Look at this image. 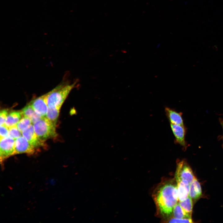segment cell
Masks as SVG:
<instances>
[{
	"mask_svg": "<svg viewBox=\"0 0 223 223\" xmlns=\"http://www.w3.org/2000/svg\"><path fill=\"white\" fill-rule=\"evenodd\" d=\"M152 196L158 215L164 218L170 217L179 201L176 180L162 181L155 190Z\"/></svg>",
	"mask_w": 223,
	"mask_h": 223,
	"instance_id": "cell-1",
	"label": "cell"
},
{
	"mask_svg": "<svg viewBox=\"0 0 223 223\" xmlns=\"http://www.w3.org/2000/svg\"><path fill=\"white\" fill-rule=\"evenodd\" d=\"M76 82L72 84H62L59 85L46 94L48 107L61 108L64 101Z\"/></svg>",
	"mask_w": 223,
	"mask_h": 223,
	"instance_id": "cell-2",
	"label": "cell"
},
{
	"mask_svg": "<svg viewBox=\"0 0 223 223\" xmlns=\"http://www.w3.org/2000/svg\"><path fill=\"white\" fill-rule=\"evenodd\" d=\"M33 124L36 133L39 139L44 142L57 135L56 126L46 116L42 117Z\"/></svg>",
	"mask_w": 223,
	"mask_h": 223,
	"instance_id": "cell-3",
	"label": "cell"
},
{
	"mask_svg": "<svg viewBox=\"0 0 223 223\" xmlns=\"http://www.w3.org/2000/svg\"><path fill=\"white\" fill-rule=\"evenodd\" d=\"M175 177L177 182L186 181L190 184L195 178L190 167L184 160L177 164Z\"/></svg>",
	"mask_w": 223,
	"mask_h": 223,
	"instance_id": "cell-4",
	"label": "cell"
},
{
	"mask_svg": "<svg viewBox=\"0 0 223 223\" xmlns=\"http://www.w3.org/2000/svg\"><path fill=\"white\" fill-rule=\"evenodd\" d=\"M0 139V158L1 163L15 155V140L9 136Z\"/></svg>",
	"mask_w": 223,
	"mask_h": 223,
	"instance_id": "cell-5",
	"label": "cell"
},
{
	"mask_svg": "<svg viewBox=\"0 0 223 223\" xmlns=\"http://www.w3.org/2000/svg\"><path fill=\"white\" fill-rule=\"evenodd\" d=\"M35 152V148L23 136L15 139V155L26 153L32 155Z\"/></svg>",
	"mask_w": 223,
	"mask_h": 223,
	"instance_id": "cell-6",
	"label": "cell"
},
{
	"mask_svg": "<svg viewBox=\"0 0 223 223\" xmlns=\"http://www.w3.org/2000/svg\"><path fill=\"white\" fill-rule=\"evenodd\" d=\"M29 103L36 113L42 117L46 116L48 109L46 94L33 99Z\"/></svg>",
	"mask_w": 223,
	"mask_h": 223,
	"instance_id": "cell-7",
	"label": "cell"
},
{
	"mask_svg": "<svg viewBox=\"0 0 223 223\" xmlns=\"http://www.w3.org/2000/svg\"><path fill=\"white\" fill-rule=\"evenodd\" d=\"M21 133L22 136L35 148L45 146L44 142L41 140L36 133L32 124Z\"/></svg>",
	"mask_w": 223,
	"mask_h": 223,
	"instance_id": "cell-8",
	"label": "cell"
},
{
	"mask_svg": "<svg viewBox=\"0 0 223 223\" xmlns=\"http://www.w3.org/2000/svg\"><path fill=\"white\" fill-rule=\"evenodd\" d=\"M170 127L175 137V143L186 148L187 146L185 140L186 129L184 125L170 124Z\"/></svg>",
	"mask_w": 223,
	"mask_h": 223,
	"instance_id": "cell-9",
	"label": "cell"
},
{
	"mask_svg": "<svg viewBox=\"0 0 223 223\" xmlns=\"http://www.w3.org/2000/svg\"><path fill=\"white\" fill-rule=\"evenodd\" d=\"M165 111L170 124L184 125L182 114L174 109L166 107Z\"/></svg>",
	"mask_w": 223,
	"mask_h": 223,
	"instance_id": "cell-10",
	"label": "cell"
},
{
	"mask_svg": "<svg viewBox=\"0 0 223 223\" xmlns=\"http://www.w3.org/2000/svg\"><path fill=\"white\" fill-rule=\"evenodd\" d=\"M177 182L178 200L179 201H181L189 196L190 184L186 181H180Z\"/></svg>",
	"mask_w": 223,
	"mask_h": 223,
	"instance_id": "cell-11",
	"label": "cell"
},
{
	"mask_svg": "<svg viewBox=\"0 0 223 223\" xmlns=\"http://www.w3.org/2000/svg\"><path fill=\"white\" fill-rule=\"evenodd\" d=\"M200 185L195 178L190 184L189 196L194 200L199 198L202 195Z\"/></svg>",
	"mask_w": 223,
	"mask_h": 223,
	"instance_id": "cell-12",
	"label": "cell"
},
{
	"mask_svg": "<svg viewBox=\"0 0 223 223\" xmlns=\"http://www.w3.org/2000/svg\"><path fill=\"white\" fill-rule=\"evenodd\" d=\"M21 112L22 116L28 118L31 120L32 124L37 121L42 117L41 116L36 113L30 103L23 108Z\"/></svg>",
	"mask_w": 223,
	"mask_h": 223,
	"instance_id": "cell-13",
	"label": "cell"
},
{
	"mask_svg": "<svg viewBox=\"0 0 223 223\" xmlns=\"http://www.w3.org/2000/svg\"><path fill=\"white\" fill-rule=\"evenodd\" d=\"M21 111H14L8 114L5 123L8 128L16 125L21 118Z\"/></svg>",
	"mask_w": 223,
	"mask_h": 223,
	"instance_id": "cell-14",
	"label": "cell"
},
{
	"mask_svg": "<svg viewBox=\"0 0 223 223\" xmlns=\"http://www.w3.org/2000/svg\"><path fill=\"white\" fill-rule=\"evenodd\" d=\"M172 214L173 217L178 219H191L182 208L178 203L174 207Z\"/></svg>",
	"mask_w": 223,
	"mask_h": 223,
	"instance_id": "cell-15",
	"label": "cell"
},
{
	"mask_svg": "<svg viewBox=\"0 0 223 223\" xmlns=\"http://www.w3.org/2000/svg\"><path fill=\"white\" fill-rule=\"evenodd\" d=\"M60 108L48 107V110L46 117L53 125L56 126L58 117L59 113Z\"/></svg>",
	"mask_w": 223,
	"mask_h": 223,
	"instance_id": "cell-16",
	"label": "cell"
},
{
	"mask_svg": "<svg viewBox=\"0 0 223 223\" xmlns=\"http://www.w3.org/2000/svg\"><path fill=\"white\" fill-rule=\"evenodd\" d=\"M178 203L186 213L191 217L193 206L192 199L188 196L184 200L179 201Z\"/></svg>",
	"mask_w": 223,
	"mask_h": 223,
	"instance_id": "cell-17",
	"label": "cell"
},
{
	"mask_svg": "<svg viewBox=\"0 0 223 223\" xmlns=\"http://www.w3.org/2000/svg\"><path fill=\"white\" fill-rule=\"evenodd\" d=\"M31 124L32 122L28 117L24 116L16 125L19 130L22 132Z\"/></svg>",
	"mask_w": 223,
	"mask_h": 223,
	"instance_id": "cell-18",
	"label": "cell"
},
{
	"mask_svg": "<svg viewBox=\"0 0 223 223\" xmlns=\"http://www.w3.org/2000/svg\"><path fill=\"white\" fill-rule=\"evenodd\" d=\"M9 136L16 139L21 136L22 133L18 128L16 125L9 128Z\"/></svg>",
	"mask_w": 223,
	"mask_h": 223,
	"instance_id": "cell-19",
	"label": "cell"
},
{
	"mask_svg": "<svg viewBox=\"0 0 223 223\" xmlns=\"http://www.w3.org/2000/svg\"><path fill=\"white\" fill-rule=\"evenodd\" d=\"M168 218H168L167 220V221H168L167 222H193L192 220L191 219H178L175 218L173 217H171V216Z\"/></svg>",
	"mask_w": 223,
	"mask_h": 223,
	"instance_id": "cell-20",
	"label": "cell"
},
{
	"mask_svg": "<svg viewBox=\"0 0 223 223\" xmlns=\"http://www.w3.org/2000/svg\"><path fill=\"white\" fill-rule=\"evenodd\" d=\"M9 128L5 125H0V139L9 136Z\"/></svg>",
	"mask_w": 223,
	"mask_h": 223,
	"instance_id": "cell-21",
	"label": "cell"
},
{
	"mask_svg": "<svg viewBox=\"0 0 223 223\" xmlns=\"http://www.w3.org/2000/svg\"><path fill=\"white\" fill-rule=\"evenodd\" d=\"M8 115L7 110L3 109L1 111L0 113V125H5V121Z\"/></svg>",
	"mask_w": 223,
	"mask_h": 223,
	"instance_id": "cell-22",
	"label": "cell"
},
{
	"mask_svg": "<svg viewBox=\"0 0 223 223\" xmlns=\"http://www.w3.org/2000/svg\"><path fill=\"white\" fill-rule=\"evenodd\" d=\"M221 125H222V127L223 131V125H222V124H221Z\"/></svg>",
	"mask_w": 223,
	"mask_h": 223,
	"instance_id": "cell-23",
	"label": "cell"
},
{
	"mask_svg": "<svg viewBox=\"0 0 223 223\" xmlns=\"http://www.w3.org/2000/svg\"><path fill=\"white\" fill-rule=\"evenodd\" d=\"M221 124L223 125V121H222V122L221 123Z\"/></svg>",
	"mask_w": 223,
	"mask_h": 223,
	"instance_id": "cell-24",
	"label": "cell"
}]
</instances>
